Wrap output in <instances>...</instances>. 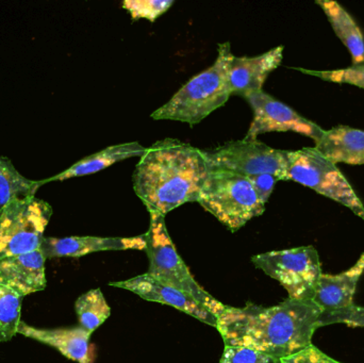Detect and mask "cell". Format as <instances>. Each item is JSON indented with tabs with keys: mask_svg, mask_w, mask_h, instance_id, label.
Segmentation results:
<instances>
[{
	"mask_svg": "<svg viewBox=\"0 0 364 363\" xmlns=\"http://www.w3.org/2000/svg\"><path fill=\"white\" fill-rule=\"evenodd\" d=\"M321 315L314 300L288 298L267 308L247 303L243 308L227 306L216 318V330L225 345L248 347L280 360L312 345Z\"/></svg>",
	"mask_w": 364,
	"mask_h": 363,
	"instance_id": "1",
	"label": "cell"
},
{
	"mask_svg": "<svg viewBox=\"0 0 364 363\" xmlns=\"http://www.w3.org/2000/svg\"><path fill=\"white\" fill-rule=\"evenodd\" d=\"M212 168L201 149L166 139L146 148L132 180L147 210L166 217L186 202H197Z\"/></svg>",
	"mask_w": 364,
	"mask_h": 363,
	"instance_id": "2",
	"label": "cell"
},
{
	"mask_svg": "<svg viewBox=\"0 0 364 363\" xmlns=\"http://www.w3.org/2000/svg\"><path fill=\"white\" fill-rule=\"evenodd\" d=\"M218 51L210 67L191 78L166 104L154 111L155 121L168 119L194 126L228 102L229 67L235 55L229 42L218 45Z\"/></svg>",
	"mask_w": 364,
	"mask_h": 363,
	"instance_id": "3",
	"label": "cell"
},
{
	"mask_svg": "<svg viewBox=\"0 0 364 363\" xmlns=\"http://www.w3.org/2000/svg\"><path fill=\"white\" fill-rule=\"evenodd\" d=\"M149 228L145 234V251L149 260L147 273L161 283L188 294L218 318L226 305L218 302L193 278L168 234L166 217L157 211L149 210Z\"/></svg>",
	"mask_w": 364,
	"mask_h": 363,
	"instance_id": "4",
	"label": "cell"
},
{
	"mask_svg": "<svg viewBox=\"0 0 364 363\" xmlns=\"http://www.w3.org/2000/svg\"><path fill=\"white\" fill-rule=\"evenodd\" d=\"M197 202L231 232L260 217L267 205L247 177L222 170H211Z\"/></svg>",
	"mask_w": 364,
	"mask_h": 363,
	"instance_id": "5",
	"label": "cell"
},
{
	"mask_svg": "<svg viewBox=\"0 0 364 363\" xmlns=\"http://www.w3.org/2000/svg\"><path fill=\"white\" fill-rule=\"evenodd\" d=\"M288 180L301 183L316 193L350 209L364 221V205L335 163L314 147L289 151Z\"/></svg>",
	"mask_w": 364,
	"mask_h": 363,
	"instance_id": "6",
	"label": "cell"
},
{
	"mask_svg": "<svg viewBox=\"0 0 364 363\" xmlns=\"http://www.w3.org/2000/svg\"><path fill=\"white\" fill-rule=\"evenodd\" d=\"M53 212L48 202L36 196L6 205L0 211V261L38 251Z\"/></svg>",
	"mask_w": 364,
	"mask_h": 363,
	"instance_id": "7",
	"label": "cell"
},
{
	"mask_svg": "<svg viewBox=\"0 0 364 363\" xmlns=\"http://www.w3.org/2000/svg\"><path fill=\"white\" fill-rule=\"evenodd\" d=\"M252 261L265 274L279 281L290 300H314L323 274L314 246L269 251L254 256Z\"/></svg>",
	"mask_w": 364,
	"mask_h": 363,
	"instance_id": "8",
	"label": "cell"
},
{
	"mask_svg": "<svg viewBox=\"0 0 364 363\" xmlns=\"http://www.w3.org/2000/svg\"><path fill=\"white\" fill-rule=\"evenodd\" d=\"M203 151L212 170L245 177L269 174L279 180H288L289 151L272 148L258 139L231 141Z\"/></svg>",
	"mask_w": 364,
	"mask_h": 363,
	"instance_id": "9",
	"label": "cell"
},
{
	"mask_svg": "<svg viewBox=\"0 0 364 363\" xmlns=\"http://www.w3.org/2000/svg\"><path fill=\"white\" fill-rule=\"evenodd\" d=\"M245 99L254 111V119L244 138L245 140H257L259 134L267 132L293 131L308 136L316 143L324 131L320 126L301 117L263 90L247 96Z\"/></svg>",
	"mask_w": 364,
	"mask_h": 363,
	"instance_id": "10",
	"label": "cell"
},
{
	"mask_svg": "<svg viewBox=\"0 0 364 363\" xmlns=\"http://www.w3.org/2000/svg\"><path fill=\"white\" fill-rule=\"evenodd\" d=\"M110 286L132 291V293L136 294L149 302L160 303V304L174 307L179 311L213 327L216 328L218 325V319L215 315L198 304L194 298L181 290L161 283L149 273L139 275L128 281L111 283Z\"/></svg>",
	"mask_w": 364,
	"mask_h": 363,
	"instance_id": "11",
	"label": "cell"
},
{
	"mask_svg": "<svg viewBox=\"0 0 364 363\" xmlns=\"http://www.w3.org/2000/svg\"><path fill=\"white\" fill-rule=\"evenodd\" d=\"M284 58V46L275 47L257 57H233L229 67L231 95L247 97L262 91L272 72L278 68Z\"/></svg>",
	"mask_w": 364,
	"mask_h": 363,
	"instance_id": "12",
	"label": "cell"
},
{
	"mask_svg": "<svg viewBox=\"0 0 364 363\" xmlns=\"http://www.w3.org/2000/svg\"><path fill=\"white\" fill-rule=\"evenodd\" d=\"M145 234L132 238H102V237H68L43 239L40 251L46 259L57 257H82L97 251L145 249Z\"/></svg>",
	"mask_w": 364,
	"mask_h": 363,
	"instance_id": "13",
	"label": "cell"
},
{
	"mask_svg": "<svg viewBox=\"0 0 364 363\" xmlns=\"http://www.w3.org/2000/svg\"><path fill=\"white\" fill-rule=\"evenodd\" d=\"M45 261L40 249L4 258L0 261V283L23 298L43 291L47 285Z\"/></svg>",
	"mask_w": 364,
	"mask_h": 363,
	"instance_id": "14",
	"label": "cell"
},
{
	"mask_svg": "<svg viewBox=\"0 0 364 363\" xmlns=\"http://www.w3.org/2000/svg\"><path fill=\"white\" fill-rule=\"evenodd\" d=\"M17 334L53 347L68 359L78 363H91L90 337L92 334L82 327L44 330L21 321Z\"/></svg>",
	"mask_w": 364,
	"mask_h": 363,
	"instance_id": "15",
	"label": "cell"
},
{
	"mask_svg": "<svg viewBox=\"0 0 364 363\" xmlns=\"http://www.w3.org/2000/svg\"><path fill=\"white\" fill-rule=\"evenodd\" d=\"M364 273V253L356 264L338 275L322 274L314 302L322 311H333L354 305L359 279Z\"/></svg>",
	"mask_w": 364,
	"mask_h": 363,
	"instance_id": "16",
	"label": "cell"
},
{
	"mask_svg": "<svg viewBox=\"0 0 364 363\" xmlns=\"http://www.w3.org/2000/svg\"><path fill=\"white\" fill-rule=\"evenodd\" d=\"M314 148L333 163L364 164V131L348 126L324 130Z\"/></svg>",
	"mask_w": 364,
	"mask_h": 363,
	"instance_id": "17",
	"label": "cell"
},
{
	"mask_svg": "<svg viewBox=\"0 0 364 363\" xmlns=\"http://www.w3.org/2000/svg\"><path fill=\"white\" fill-rule=\"evenodd\" d=\"M145 151H146V148L138 142L112 145V146L107 147L98 153L83 158L80 161L73 164L68 170H63L50 178L42 180V183L45 185L51 181H63L75 178V177L94 174V173L100 172L117 162L124 161L129 158L142 157Z\"/></svg>",
	"mask_w": 364,
	"mask_h": 363,
	"instance_id": "18",
	"label": "cell"
},
{
	"mask_svg": "<svg viewBox=\"0 0 364 363\" xmlns=\"http://www.w3.org/2000/svg\"><path fill=\"white\" fill-rule=\"evenodd\" d=\"M316 4L323 9L338 38L352 55L353 65L364 64V38L360 28L350 13L336 1L320 0Z\"/></svg>",
	"mask_w": 364,
	"mask_h": 363,
	"instance_id": "19",
	"label": "cell"
},
{
	"mask_svg": "<svg viewBox=\"0 0 364 363\" xmlns=\"http://www.w3.org/2000/svg\"><path fill=\"white\" fill-rule=\"evenodd\" d=\"M41 185L42 180L26 178L10 160L0 157V211L13 200L34 197Z\"/></svg>",
	"mask_w": 364,
	"mask_h": 363,
	"instance_id": "20",
	"label": "cell"
},
{
	"mask_svg": "<svg viewBox=\"0 0 364 363\" xmlns=\"http://www.w3.org/2000/svg\"><path fill=\"white\" fill-rule=\"evenodd\" d=\"M80 327L93 334L108 320L111 309L102 290L94 289L81 296L75 304Z\"/></svg>",
	"mask_w": 364,
	"mask_h": 363,
	"instance_id": "21",
	"label": "cell"
},
{
	"mask_svg": "<svg viewBox=\"0 0 364 363\" xmlns=\"http://www.w3.org/2000/svg\"><path fill=\"white\" fill-rule=\"evenodd\" d=\"M23 300L21 294L0 283V343L8 342L17 334Z\"/></svg>",
	"mask_w": 364,
	"mask_h": 363,
	"instance_id": "22",
	"label": "cell"
},
{
	"mask_svg": "<svg viewBox=\"0 0 364 363\" xmlns=\"http://www.w3.org/2000/svg\"><path fill=\"white\" fill-rule=\"evenodd\" d=\"M304 74L312 75L325 81L335 83H346L364 90V64L333 70H309L296 68Z\"/></svg>",
	"mask_w": 364,
	"mask_h": 363,
	"instance_id": "23",
	"label": "cell"
},
{
	"mask_svg": "<svg viewBox=\"0 0 364 363\" xmlns=\"http://www.w3.org/2000/svg\"><path fill=\"white\" fill-rule=\"evenodd\" d=\"M174 2L173 0H125L122 6L130 13L134 21L144 18L155 21L168 12Z\"/></svg>",
	"mask_w": 364,
	"mask_h": 363,
	"instance_id": "24",
	"label": "cell"
},
{
	"mask_svg": "<svg viewBox=\"0 0 364 363\" xmlns=\"http://www.w3.org/2000/svg\"><path fill=\"white\" fill-rule=\"evenodd\" d=\"M343 323L350 327H364V307H344L333 311H322L318 320V328L331 324Z\"/></svg>",
	"mask_w": 364,
	"mask_h": 363,
	"instance_id": "25",
	"label": "cell"
},
{
	"mask_svg": "<svg viewBox=\"0 0 364 363\" xmlns=\"http://www.w3.org/2000/svg\"><path fill=\"white\" fill-rule=\"evenodd\" d=\"M220 363H280V360L248 347L225 345Z\"/></svg>",
	"mask_w": 364,
	"mask_h": 363,
	"instance_id": "26",
	"label": "cell"
},
{
	"mask_svg": "<svg viewBox=\"0 0 364 363\" xmlns=\"http://www.w3.org/2000/svg\"><path fill=\"white\" fill-rule=\"evenodd\" d=\"M280 363H341L333 358L328 357L326 354L321 352L314 345L306 347L303 351L280 359Z\"/></svg>",
	"mask_w": 364,
	"mask_h": 363,
	"instance_id": "27",
	"label": "cell"
},
{
	"mask_svg": "<svg viewBox=\"0 0 364 363\" xmlns=\"http://www.w3.org/2000/svg\"><path fill=\"white\" fill-rule=\"evenodd\" d=\"M250 183L254 185L255 190L258 193L259 197L267 204L269 196L273 193L274 188H275L277 181L279 179L277 177L269 174L255 175V176L247 177Z\"/></svg>",
	"mask_w": 364,
	"mask_h": 363,
	"instance_id": "28",
	"label": "cell"
}]
</instances>
